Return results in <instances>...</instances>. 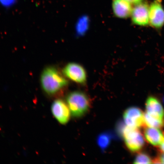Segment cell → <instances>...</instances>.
<instances>
[{
	"instance_id": "8992f818",
	"label": "cell",
	"mask_w": 164,
	"mask_h": 164,
	"mask_svg": "<svg viewBox=\"0 0 164 164\" xmlns=\"http://www.w3.org/2000/svg\"><path fill=\"white\" fill-rule=\"evenodd\" d=\"M150 24L152 27L161 28L164 24V9L161 0H155L149 7Z\"/></svg>"
},
{
	"instance_id": "ac0fdd59",
	"label": "cell",
	"mask_w": 164,
	"mask_h": 164,
	"mask_svg": "<svg viewBox=\"0 0 164 164\" xmlns=\"http://www.w3.org/2000/svg\"><path fill=\"white\" fill-rule=\"evenodd\" d=\"M159 146L160 151L164 153V137L161 144H160V145Z\"/></svg>"
},
{
	"instance_id": "7a4b0ae2",
	"label": "cell",
	"mask_w": 164,
	"mask_h": 164,
	"mask_svg": "<svg viewBox=\"0 0 164 164\" xmlns=\"http://www.w3.org/2000/svg\"><path fill=\"white\" fill-rule=\"evenodd\" d=\"M67 103L71 115L75 117H80L88 112L90 107V101L85 93L81 91L70 93L66 98Z\"/></svg>"
},
{
	"instance_id": "4fadbf2b",
	"label": "cell",
	"mask_w": 164,
	"mask_h": 164,
	"mask_svg": "<svg viewBox=\"0 0 164 164\" xmlns=\"http://www.w3.org/2000/svg\"><path fill=\"white\" fill-rule=\"evenodd\" d=\"M134 164H152V160L149 155L144 153H141L137 155L134 160Z\"/></svg>"
},
{
	"instance_id": "52a82bcc",
	"label": "cell",
	"mask_w": 164,
	"mask_h": 164,
	"mask_svg": "<svg viewBox=\"0 0 164 164\" xmlns=\"http://www.w3.org/2000/svg\"><path fill=\"white\" fill-rule=\"evenodd\" d=\"M53 116L58 122L62 125H65L70 120L71 112L67 104L61 99L54 101L52 106Z\"/></svg>"
},
{
	"instance_id": "277c9868",
	"label": "cell",
	"mask_w": 164,
	"mask_h": 164,
	"mask_svg": "<svg viewBox=\"0 0 164 164\" xmlns=\"http://www.w3.org/2000/svg\"><path fill=\"white\" fill-rule=\"evenodd\" d=\"M63 75L74 82L84 84L87 81V73L82 65L75 62H70L62 70Z\"/></svg>"
},
{
	"instance_id": "3957f363",
	"label": "cell",
	"mask_w": 164,
	"mask_h": 164,
	"mask_svg": "<svg viewBox=\"0 0 164 164\" xmlns=\"http://www.w3.org/2000/svg\"><path fill=\"white\" fill-rule=\"evenodd\" d=\"M122 135L127 147L132 152H137L144 147L145 141L138 128L126 126L123 130Z\"/></svg>"
},
{
	"instance_id": "5bb4252c",
	"label": "cell",
	"mask_w": 164,
	"mask_h": 164,
	"mask_svg": "<svg viewBox=\"0 0 164 164\" xmlns=\"http://www.w3.org/2000/svg\"><path fill=\"white\" fill-rule=\"evenodd\" d=\"M87 20L85 17H82L79 19L78 24H77V31L79 33H82L84 32L87 27Z\"/></svg>"
},
{
	"instance_id": "ba28073f",
	"label": "cell",
	"mask_w": 164,
	"mask_h": 164,
	"mask_svg": "<svg viewBox=\"0 0 164 164\" xmlns=\"http://www.w3.org/2000/svg\"><path fill=\"white\" fill-rule=\"evenodd\" d=\"M132 22L140 26H146L149 24V7L147 3H140L132 9Z\"/></svg>"
},
{
	"instance_id": "e0dca14e",
	"label": "cell",
	"mask_w": 164,
	"mask_h": 164,
	"mask_svg": "<svg viewBox=\"0 0 164 164\" xmlns=\"http://www.w3.org/2000/svg\"><path fill=\"white\" fill-rule=\"evenodd\" d=\"M152 163L153 164H161L162 162L160 160L159 157L155 158L152 160Z\"/></svg>"
},
{
	"instance_id": "5b68a950",
	"label": "cell",
	"mask_w": 164,
	"mask_h": 164,
	"mask_svg": "<svg viewBox=\"0 0 164 164\" xmlns=\"http://www.w3.org/2000/svg\"><path fill=\"white\" fill-rule=\"evenodd\" d=\"M123 119L127 126L139 128L146 127L144 113L141 109L136 107H129L125 111Z\"/></svg>"
},
{
	"instance_id": "6da1fadb",
	"label": "cell",
	"mask_w": 164,
	"mask_h": 164,
	"mask_svg": "<svg viewBox=\"0 0 164 164\" xmlns=\"http://www.w3.org/2000/svg\"><path fill=\"white\" fill-rule=\"evenodd\" d=\"M40 84L47 94H57L66 87L68 82L55 67L50 66L44 68L40 76Z\"/></svg>"
},
{
	"instance_id": "7c38bea8",
	"label": "cell",
	"mask_w": 164,
	"mask_h": 164,
	"mask_svg": "<svg viewBox=\"0 0 164 164\" xmlns=\"http://www.w3.org/2000/svg\"><path fill=\"white\" fill-rule=\"evenodd\" d=\"M144 119L146 126L149 127L160 128L164 126L163 119L153 117L146 112L144 113Z\"/></svg>"
},
{
	"instance_id": "d6986e66",
	"label": "cell",
	"mask_w": 164,
	"mask_h": 164,
	"mask_svg": "<svg viewBox=\"0 0 164 164\" xmlns=\"http://www.w3.org/2000/svg\"><path fill=\"white\" fill-rule=\"evenodd\" d=\"M159 157L160 160H161L162 163L164 164V153H162Z\"/></svg>"
},
{
	"instance_id": "8fae6325",
	"label": "cell",
	"mask_w": 164,
	"mask_h": 164,
	"mask_svg": "<svg viewBox=\"0 0 164 164\" xmlns=\"http://www.w3.org/2000/svg\"><path fill=\"white\" fill-rule=\"evenodd\" d=\"M144 135L146 140L154 146H159L163 140L164 135L158 128L146 127L144 131Z\"/></svg>"
},
{
	"instance_id": "ffe728a7",
	"label": "cell",
	"mask_w": 164,
	"mask_h": 164,
	"mask_svg": "<svg viewBox=\"0 0 164 164\" xmlns=\"http://www.w3.org/2000/svg\"></svg>"
},
{
	"instance_id": "9a60e30c",
	"label": "cell",
	"mask_w": 164,
	"mask_h": 164,
	"mask_svg": "<svg viewBox=\"0 0 164 164\" xmlns=\"http://www.w3.org/2000/svg\"><path fill=\"white\" fill-rule=\"evenodd\" d=\"M16 0H0V3L3 6L9 7L15 3Z\"/></svg>"
},
{
	"instance_id": "30bf717a",
	"label": "cell",
	"mask_w": 164,
	"mask_h": 164,
	"mask_svg": "<svg viewBox=\"0 0 164 164\" xmlns=\"http://www.w3.org/2000/svg\"><path fill=\"white\" fill-rule=\"evenodd\" d=\"M146 112L153 117L163 119L164 109L160 102L156 98L149 97L146 102Z\"/></svg>"
},
{
	"instance_id": "2e32d148",
	"label": "cell",
	"mask_w": 164,
	"mask_h": 164,
	"mask_svg": "<svg viewBox=\"0 0 164 164\" xmlns=\"http://www.w3.org/2000/svg\"><path fill=\"white\" fill-rule=\"evenodd\" d=\"M126 1L131 3L137 4L142 2V0H126Z\"/></svg>"
},
{
	"instance_id": "9c48e42d",
	"label": "cell",
	"mask_w": 164,
	"mask_h": 164,
	"mask_svg": "<svg viewBox=\"0 0 164 164\" xmlns=\"http://www.w3.org/2000/svg\"><path fill=\"white\" fill-rule=\"evenodd\" d=\"M112 7L114 15L119 18H127L131 15L132 6L126 0H113Z\"/></svg>"
}]
</instances>
